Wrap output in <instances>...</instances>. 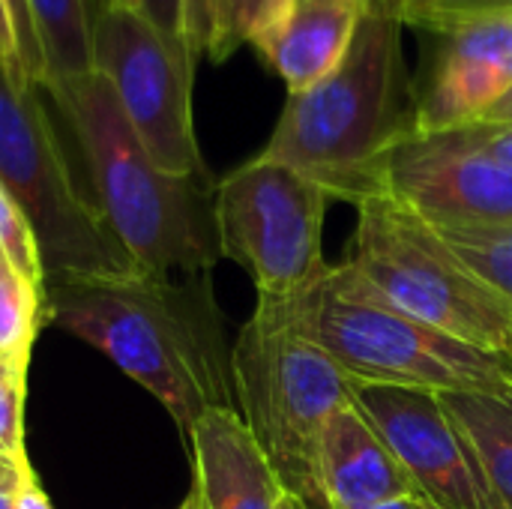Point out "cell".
<instances>
[{"label": "cell", "mask_w": 512, "mask_h": 509, "mask_svg": "<svg viewBox=\"0 0 512 509\" xmlns=\"http://www.w3.org/2000/svg\"><path fill=\"white\" fill-rule=\"evenodd\" d=\"M42 315L99 348L153 393L183 441L207 411L237 408L231 351L210 276L162 279L138 270L54 279L45 282Z\"/></svg>", "instance_id": "cell-1"}, {"label": "cell", "mask_w": 512, "mask_h": 509, "mask_svg": "<svg viewBox=\"0 0 512 509\" xmlns=\"http://www.w3.org/2000/svg\"><path fill=\"white\" fill-rule=\"evenodd\" d=\"M402 18L366 12L345 60L315 87L288 93L258 153L327 189L333 201L375 195L378 168L417 135V84L405 63Z\"/></svg>", "instance_id": "cell-2"}, {"label": "cell", "mask_w": 512, "mask_h": 509, "mask_svg": "<svg viewBox=\"0 0 512 509\" xmlns=\"http://www.w3.org/2000/svg\"><path fill=\"white\" fill-rule=\"evenodd\" d=\"M42 90L72 126L96 189V207L132 261L162 279L210 276L222 258L213 177L162 171L96 69Z\"/></svg>", "instance_id": "cell-3"}, {"label": "cell", "mask_w": 512, "mask_h": 509, "mask_svg": "<svg viewBox=\"0 0 512 509\" xmlns=\"http://www.w3.org/2000/svg\"><path fill=\"white\" fill-rule=\"evenodd\" d=\"M357 384L432 393L512 387V357L465 345L381 297L345 258L294 300H267Z\"/></svg>", "instance_id": "cell-4"}, {"label": "cell", "mask_w": 512, "mask_h": 509, "mask_svg": "<svg viewBox=\"0 0 512 509\" xmlns=\"http://www.w3.org/2000/svg\"><path fill=\"white\" fill-rule=\"evenodd\" d=\"M234 405L288 495L324 509L318 444L327 420L354 402L357 381L282 312L258 300L231 348Z\"/></svg>", "instance_id": "cell-5"}, {"label": "cell", "mask_w": 512, "mask_h": 509, "mask_svg": "<svg viewBox=\"0 0 512 509\" xmlns=\"http://www.w3.org/2000/svg\"><path fill=\"white\" fill-rule=\"evenodd\" d=\"M354 270L396 309L489 354L512 357V306L456 249L390 195L357 204Z\"/></svg>", "instance_id": "cell-6"}, {"label": "cell", "mask_w": 512, "mask_h": 509, "mask_svg": "<svg viewBox=\"0 0 512 509\" xmlns=\"http://www.w3.org/2000/svg\"><path fill=\"white\" fill-rule=\"evenodd\" d=\"M39 90L0 60V186L36 234L45 282L138 273L99 207L78 192Z\"/></svg>", "instance_id": "cell-7"}, {"label": "cell", "mask_w": 512, "mask_h": 509, "mask_svg": "<svg viewBox=\"0 0 512 509\" xmlns=\"http://www.w3.org/2000/svg\"><path fill=\"white\" fill-rule=\"evenodd\" d=\"M333 198L300 171L249 159L216 183L222 258L255 282L258 300H294L324 273V222Z\"/></svg>", "instance_id": "cell-8"}, {"label": "cell", "mask_w": 512, "mask_h": 509, "mask_svg": "<svg viewBox=\"0 0 512 509\" xmlns=\"http://www.w3.org/2000/svg\"><path fill=\"white\" fill-rule=\"evenodd\" d=\"M195 57L180 33L156 27L141 9L99 0L93 69L111 84L150 159L177 177H210L192 120Z\"/></svg>", "instance_id": "cell-9"}, {"label": "cell", "mask_w": 512, "mask_h": 509, "mask_svg": "<svg viewBox=\"0 0 512 509\" xmlns=\"http://www.w3.org/2000/svg\"><path fill=\"white\" fill-rule=\"evenodd\" d=\"M375 195H390L432 228L512 231V168L453 138L414 135L378 168Z\"/></svg>", "instance_id": "cell-10"}, {"label": "cell", "mask_w": 512, "mask_h": 509, "mask_svg": "<svg viewBox=\"0 0 512 509\" xmlns=\"http://www.w3.org/2000/svg\"><path fill=\"white\" fill-rule=\"evenodd\" d=\"M354 405L381 432L426 504L435 509H504L438 393L357 384Z\"/></svg>", "instance_id": "cell-11"}, {"label": "cell", "mask_w": 512, "mask_h": 509, "mask_svg": "<svg viewBox=\"0 0 512 509\" xmlns=\"http://www.w3.org/2000/svg\"><path fill=\"white\" fill-rule=\"evenodd\" d=\"M441 39L417 87V135L477 123L512 87V15L462 24Z\"/></svg>", "instance_id": "cell-12"}, {"label": "cell", "mask_w": 512, "mask_h": 509, "mask_svg": "<svg viewBox=\"0 0 512 509\" xmlns=\"http://www.w3.org/2000/svg\"><path fill=\"white\" fill-rule=\"evenodd\" d=\"M201 509H279L288 495L237 408L207 411L189 432Z\"/></svg>", "instance_id": "cell-13"}, {"label": "cell", "mask_w": 512, "mask_h": 509, "mask_svg": "<svg viewBox=\"0 0 512 509\" xmlns=\"http://www.w3.org/2000/svg\"><path fill=\"white\" fill-rule=\"evenodd\" d=\"M318 492L324 509H366L417 495L381 432L354 402L339 408L321 432Z\"/></svg>", "instance_id": "cell-14"}, {"label": "cell", "mask_w": 512, "mask_h": 509, "mask_svg": "<svg viewBox=\"0 0 512 509\" xmlns=\"http://www.w3.org/2000/svg\"><path fill=\"white\" fill-rule=\"evenodd\" d=\"M366 12L363 0H294L285 21L255 51L285 81L288 93L309 90L345 60Z\"/></svg>", "instance_id": "cell-15"}, {"label": "cell", "mask_w": 512, "mask_h": 509, "mask_svg": "<svg viewBox=\"0 0 512 509\" xmlns=\"http://www.w3.org/2000/svg\"><path fill=\"white\" fill-rule=\"evenodd\" d=\"M291 6L294 0H180V36L198 57L222 63L270 36Z\"/></svg>", "instance_id": "cell-16"}, {"label": "cell", "mask_w": 512, "mask_h": 509, "mask_svg": "<svg viewBox=\"0 0 512 509\" xmlns=\"http://www.w3.org/2000/svg\"><path fill=\"white\" fill-rule=\"evenodd\" d=\"M465 435L498 504L512 509V387L492 393H438Z\"/></svg>", "instance_id": "cell-17"}, {"label": "cell", "mask_w": 512, "mask_h": 509, "mask_svg": "<svg viewBox=\"0 0 512 509\" xmlns=\"http://www.w3.org/2000/svg\"><path fill=\"white\" fill-rule=\"evenodd\" d=\"M27 9L45 60L42 87L93 72L90 0H27Z\"/></svg>", "instance_id": "cell-18"}, {"label": "cell", "mask_w": 512, "mask_h": 509, "mask_svg": "<svg viewBox=\"0 0 512 509\" xmlns=\"http://www.w3.org/2000/svg\"><path fill=\"white\" fill-rule=\"evenodd\" d=\"M42 321V291L0 252V363L27 369Z\"/></svg>", "instance_id": "cell-19"}, {"label": "cell", "mask_w": 512, "mask_h": 509, "mask_svg": "<svg viewBox=\"0 0 512 509\" xmlns=\"http://www.w3.org/2000/svg\"><path fill=\"white\" fill-rule=\"evenodd\" d=\"M456 255L492 282L512 306V231H468V228H435Z\"/></svg>", "instance_id": "cell-20"}, {"label": "cell", "mask_w": 512, "mask_h": 509, "mask_svg": "<svg viewBox=\"0 0 512 509\" xmlns=\"http://www.w3.org/2000/svg\"><path fill=\"white\" fill-rule=\"evenodd\" d=\"M512 0H402L399 18L405 27H420L429 33H450L471 21L510 18Z\"/></svg>", "instance_id": "cell-21"}, {"label": "cell", "mask_w": 512, "mask_h": 509, "mask_svg": "<svg viewBox=\"0 0 512 509\" xmlns=\"http://www.w3.org/2000/svg\"><path fill=\"white\" fill-rule=\"evenodd\" d=\"M0 252L30 285L45 291V267H42L36 234L3 186H0Z\"/></svg>", "instance_id": "cell-22"}, {"label": "cell", "mask_w": 512, "mask_h": 509, "mask_svg": "<svg viewBox=\"0 0 512 509\" xmlns=\"http://www.w3.org/2000/svg\"><path fill=\"white\" fill-rule=\"evenodd\" d=\"M24 396L27 369L0 363V456L18 468H27L24 450Z\"/></svg>", "instance_id": "cell-23"}, {"label": "cell", "mask_w": 512, "mask_h": 509, "mask_svg": "<svg viewBox=\"0 0 512 509\" xmlns=\"http://www.w3.org/2000/svg\"><path fill=\"white\" fill-rule=\"evenodd\" d=\"M447 138H453L456 144H465L477 153H486L504 165L512 168V123L507 126H489V123H471V126H459V129H447L441 132Z\"/></svg>", "instance_id": "cell-24"}, {"label": "cell", "mask_w": 512, "mask_h": 509, "mask_svg": "<svg viewBox=\"0 0 512 509\" xmlns=\"http://www.w3.org/2000/svg\"><path fill=\"white\" fill-rule=\"evenodd\" d=\"M12 9V21H15V36H18V54H21V72L30 84H45V60H42V48L30 21V9L27 0H6Z\"/></svg>", "instance_id": "cell-25"}, {"label": "cell", "mask_w": 512, "mask_h": 509, "mask_svg": "<svg viewBox=\"0 0 512 509\" xmlns=\"http://www.w3.org/2000/svg\"><path fill=\"white\" fill-rule=\"evenodd\" d=\"M0 60L15 75L24 78V72H21V54H18V36H15V21H12V9H9L6 0H0Z\"/></svg>", "instance_id": "cell-26"}, {"label": "cell", "mask_w": 512, "mask_h": 509, "mask_svg": "<svg viewBox=\"0 0 512 509\" xmlns=\"http://www.w3.org/2000/svg\"><path fill=\"white\" fill-rule=\"evenodd\" d=\"M141 12L162 30L180 33V0H141Z\"/></svg>", "instance_id": "cell-27"}, {"label": "cell", "mask_w": 512, "mask_h": 509, "mask_svg": "<svg viewBox=\"0 0 512 509\" xmlns=\"http://www.w3.org/2000/svg\"><path fill=\"white\" fill-rule=\"evenodd\" d=\"M18 509H54L51 501H48V495L39 489V480H36L33 468L24 471V477H21V486H18Z\"/></svg>", "instance_id": "cell-28"}, {"label": "cell", "mask_w": 512, "mask_h": 509, "mask_svg": "<svg viewBox=\"0 0 512 509\" xmlns=\"http://www.w3.org/2000/svg\"><path fill=\"white\" fill-rule=\"evenodd\" d=\"M477 123H489V126H507V123H512V87Z\"/></svg>", "instance_id": "cell-29"}, {"label": "cell", "mask_w": 512, "mask_h": 509, "mask_svg": "<svg viewBox=\"0 0 512 509\" xmlns=\"http://www.w3.org/2000/svg\"><path fill=\"white\" fill-rule=\"evenodd\" d=\"M432 504H426L420 495H405V498H390V501H381V504H372L366 509H429Z\"/></svg>", "instance_id": "cell-30"}, {"label": "cell", "mask_w": 512, "mask_h": 509, "mask_svg": "<svg viewBox=\"0 0 512 509\" xmlns=\"http://www.w3.org/2000/svg\"><path fill=\"white\" fill-rule=\"evenodd\" d=\"M21 477L0 483V509H18V486H21Z\"/></svg>", "instance_id": "cell-31"}, {"label": "cell", "mask_w": 512, "mask_h": 509, "mask_svg": "<svg viewBox=\"0 0 512 509\" xmlns=\"http://www.w3.org/2000/svg\"><path fill=\"white\" fill-rule=\"evenodd\" d=\"M363 6H366L369 12H390V15H399L402 0H363Z\"/></svg>", "instance_id": "cell-32"}, {"label": "cell", "mask_w": 512, "mask_h": 509, "mask_svg": "<svg viewBox=\"0 0 512 509\" xmlns=\"http://www.w3.org/2000/svg\"><path fill=\"white\" fill-rule=\"evenodd\" d=\"M24 471H30V465H27V468H18V465H12L9 459H3V456H0V483L15 480V477H21Z\"/></svg>", "instance_id": "cell-33"}, {"label": "cell", "mask_w": 512, "mask_h": 509, "mask_svg": "<svg viewBox=\"0 0 512 509\" xmlns=\"http://www.w3.org/2000/svg\"><path fill=\"white\" fill-rule=\"evenodd\" d=\"M279 509H309V507H306L303 501H297L294 495H285V498H282V507Z\"/></svg>", "instance_id": "cell-34"}, {"label": "cell", "mask_w": 512, "mask_h": 509, "mask_svg": "<svg viewBox=\"0 0 512 509\" xmlns=\"http://www.w3.org/2000/svg\"><path fill=\"white\" fill-rule=\"evenodd\" d=\"M177 509H201L198 507V498H195V492H189V495L183 498V504H180Z\"/></svg>", "instance_id": "cell-35"}, {"label": "cell", "mask_w": 512, "mask_h": 509, "mask_svg": "<svg viewBox=\"0 0 512 509\" xmlns=\"http://www.w3.org/2000/svg\"><path fill=\"white\" fill-rule=\"evenodd\" d=\"M105 3H114V6H129V9H141V0H105Z\"/></svg>", "instance_id": "cell-36"}, {"label": "cell", "mask_w": 512, "mask_h": 509, "mask_svg": "<svg viewBox=\"0 0 512 509\" xmlns=\"http://www.w3.org/2000/svg\"><path fill=\"white\" fill-rule=\"evenodd\" d=\"M429 509H435V507H429Z\"/></svg>", "instance_id": "cell-37"}]
</instances>
